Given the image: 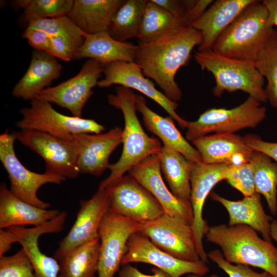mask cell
Returning a JSON list of instances; mask_svg holds the SVG:
<instances>
[{
    "label": "cell",
    "mask_w": 277,
    "mask_h": 277,
    "mask_svg": "<svg viewBox=\"0 0 277 277\" xmlns=\"http://www.w3.org/2000/svg\"><path fill=\"white\" fill-rule=\"evenodd\" d=\"M202 41L201 32L191 27H182L154 42L138 44L134 62L168 98L177 103L182 92L175 82L176 74L188 63L193 49Z\"/></svg>",
    "instance_id": "1"
},
{
    "label": "cell",
    "mask_w": 277,
    "mask_h": 277,
    "mask_svg": "<svg viewBox=\"0 0 277 277\" xmlns=\"http://www.w3.org/2000/svg\"><path fill=\"white\" fill-rule=\"evenodd\" d=\"M136 95L129 88L118 86L115 93L107 96L109 104L122 111L124 118L123 151L120 159L110 164L109 175L103 180L98 189H105L124 175L133 166L153 154L159 153L160 141L150 137L143 129L136 115Z\"/></svg>",
    "instance_id": "2"
},
{
    "label": "cell",
    "mask_w": 277,
    "mask_h": 277,
    "mask_svg": "<svg viewBox=\"0 0 277 277\" xmlns=\"http://www.w3.org/2000/svg\"><path fill=\"white\" fill-rule=\"evenodd\" d=\"M207 241L220 247L228 262L259 268L277 277V248L261 238L257 231L244 224L209 226Z\"/></svg>",
    "instance_id": "3"
},
{
    "label": "cell",
    "mask_w": 277,
    "mask_h": 277,
    "mask_svg": "<svg viewBox=\"0 0 277 277\" xmlns=\"http://www.w3.org/2000/svg\"><path fill=\"white\" fill-rule=\"evenodd\" d=\"M267 19L262 2L255 1L220 35L211 49L228 57L255 63L273 29L268 27Z\"/></svg>",
    "instance_id": "4"
},
{
    "label": "cell",
    "mask_w": 277,
    "mask_h": 277,
    "mask_svg": "<svg viewBox=\"0 0 277 277\" xmlns=\"http://www.w3.org/2000/svg\"><path fill=\"white\" fill-rule=\"evenodd\" d=\"M194 57L202 70L212 73L215 85L213 94L221 97L225 91L241 90L261 103L267 101L264 88L265 78L254 63L219 54L211 49L195 51Z\"/></svg>",
    "instance_id": "5"
},
{
    "label": "cell",
    "mask_w": 277,
    "mask_h": 277,
    "mask_svg": "<svg viewBox=\"0 0 277 277\" xmlns=\"http://www.w3.org/2000/svg\"><path fill=\"white\" fill-rule=\"evenodd\" d=\"M252 96L231 109L206 110L195 121L188 122L186 139L189 141L207 134L233 133L246 128H255L266 117V108Z\"/></svg>",
    "instance_id": "6"
},
{
    "label": "cell",
    "mask_w": 277,
    "mask_h": 277,
    "mask_svg": "<svg viewBox=\"0 0 277 277\" xmlns=\"http://www.w3.org/2000/svg\"><path fill=\"white\" fill-rule=\"evenodd\" d=\"M30 104V107L20 110L23 118L16 126L21 129L43 131L70 143L74 134L100 133L105 129L93 119L64 115L47 101L34 97Z\"/></svg>",
    "instance_id": "7"
},
{
    "label": "cell",
    "mask_w": 277,
    "mask_h": 277,
    "mask_svg": "<svg viewBox=\"0 0 277 277\" xmlns=\"http://www.w3.org/2000/svg\"><path fill=\"white\" fill-rule=\"evenodd\" d=\"M15 140L12 133H8V130L0 135V160L8 174L9 190L19 199L37 207L47 209L50 204L38 197V190L48 183L60 185L66 179L49 172L38 173L27 169L15 153Z\"/></svg>",
    "instance_id": "8"
},
{
    "label": "cell",
    "mask_w": 277,
    "mask_h": 277,
    "mask_svg": "<svg viewBox=\"0 0 277 277\" xmlns=\"http://www.w3.org/2000/svg\"><path fill=\"white\" fill-rule=\"evenodd\" d=\"M137 232L176 258L193 262L201 260L192 225L181 218L164 213L154 220L141 223Z\"/></svg>",
    "instance_id": "9"
},
{
    "label": "cell",
    "mask_w": 277,
    "mask_h": 277,
    "mask_svg": "<svg viewBox=\"0 0 277 277\" xmlns=\"http://www.w3.org/2000/svg\"><path fill=\"white\" fill-rule=\"evenodd\" d=\"M105 189L109 196L110 212L139 223L154 220L165 213L154 196L129 174Z\"/></svg>",
    "instance_id": "10"
},
{
    "label": "cell",
    "mask_w": 277,
    "mask_h": 277,
    "mask_svg": "<svg viewBox=\"0 0 277 277\" xmlns=\"http://www.w3.org/2000/svg\"><path fill=\"white\" fill-rule=\"evenodd\" d=\"M12 133L16 140L44 160L46 172L66 179L79 175L77 152L72 142L35 130L21 129Z\"/></svg>",
    "instance_id": "11"
},
{
    "label": "cell",
    "mask_w": 277,
    "mask_h": 277,
    "mask_svg": "<svg viewBox=\"0 0 277 277\" xmlns=\"http://www.w3.org/2000/svg\"><path fill=\"white\" fill-rule=\"evenodd\" d=\"M140 224L109 211L105 213L98 228V277H114L127 253L128 240L138 231Z\"/></svg>",
    "instance_id": "12"
},
{
    "label": "cell",
    "mask_w": 277,
    "mask_h": 277,
    "mask_svg": "<svg viewBox=\"0 0 277 277\" xmlns=\"http://www.w3.org/2000/svg\"><path fill=\"white\" fill-rule=\"evenodd\" d=\"M104 66L93 59L87 60L74 76L54 87L45 88L35 97L65 108L73 116L81 117L83 109L93 94L103 73Z\"/></svg>",
    "instance_id": "13"
},
{
    "label": "cell",
    "mask_w": 277,
    "mask_h": 277,
    "mask_svg": "<svg viewBox=\"0 0 277 277\" xmlns=\"http://www.w3.org/2000/svg\"><path fill=\"white\" fill-rule=\"evenodd\" d=\"M230 166L228 164H206L202 162H191L190 200L193 213L192 227L200 259L206 263L208 262V258L203 246V238L209 226L203 217V206L213 187L226 179Z\"/></svg>",
    "instance_id": "14"
},
{
    "label": "cell",
    "mask_w": 277,
    "mask_h": 277,
    "mask_svg": "<svg viewBox=\"0 0 277 277\" xmlns=\"http://www.w3.org/2000/svg\"><path fill=\"white\" fill-rule=\"evenodd\" d=\"M127 247L122 265L133 262L149 264L171 277H181L186 274L203 276L210 270L202 260L193 262L176 258L156 247L147 237L138 232L130 236Z\"/></svg>",
    "instance_id": "15"
},
{
    "label": "cell",
    "mask_w": 277,
    "mask_h": 277,
    "mask_svg": "<svg viewBox=\"0 0 277 277\" xmlns=\"http://www.w3.org/2000/svg\"><path fill=\"white\" fill-rule=\"evenodd\" d=\"M103 74L104 78L97 83L99 87L106 88L118 85L135 89L160 105L182 128H187L188 121L181 117L176 111L178 103L171 101L159 91L152 81L145 77L140 67L134 62L111 63L104 66Z\"/></svg>",
    "instance_id": "16"
},
{
    "label": "cell",
    "mask_w": 277,
    "mask_h": 277,
    "mask_svg": "<svg viewBox=\"0 0 277 277\" xmlns=\"http://www.w3.org/2000/svg\"><path fill=\"white\" fill-rule=\"evenodd\" d=\"M75 221L58 243L54 258L59 261L76 247L98 237L101 222L109 211L110 199L106 189H98L89 200H81Z\"/></svg>",
    "instance_id": "17"
},
{
    "label": "cell",
    "mask_w": 277,
    "mask_h": 277,
    "mask_svg": "<svg viewBox=\"0 0 277 277\" xmlns=\"http://www.w3.org/2000/svg\"><path fill=\"white\" fill-rule=\"evenodd\" d=\"M128 173L154 196L165 213L181 218L192 225L193 213L191 202L175 196L167 188L162 178L159 153L146 158Z\"/></svg>",
    "instance_id": "18"
},
{
    "label": "cell",
    "mask_w": 277,
    "mask_h": 277,
    "mask_svg": "<svg viewBox=\"0 0 277 277\" xmlns=\"http://www.w3.org/2000/svg\"><path fill=\"white\" fill-rule=\"evenodd\" d=\"M123 142V129L115 126L105 133H82L73 135L77 167L82 173L100 176L110 164L112 152Z\"/></svg>",
    "instance_id": "19"
},
{
    "label": "cell",
    "mask_w": 277,
    "mask_h": 277,
    "mask_svg": "<svg viewBox=\"0 0 277 277\" xmlns=\"http://www.w3.org/2000/svg\"><path fill=\"white\" fill-rule=\"evenodd\" d=\"M67 213L61 212L55 218L38 226L26 228L13 226L9 230L17 236L18 242L28 255L36 277H58L60 265L54 258L42 252L38 247V239L45 233H57L62 231Z\"/></svg>",
    "instance_id": "20"
},
{
    "label": "cell",
    "mask_w": 277,
    "mask_h": 277,
    "mask_svg": "<svg viewBox=\"0 0 277 277\" xmlns=\"http://www.w3.org/2000/svg\"><path fill=\"white\" fill-rule=\"evenodd\" d=\"M206 164L239 165L249 160L253 150L244 137L234 133H215L191 142Z\"/></svg>",
    "instance_id": "21"
},
{
    "label": "cell",
    "mask_w": 277,
    "mask_h": 277,
    "mask_svg": "<svg viewBox=\"0 0 277 277\" xmlns=\"http://www.w3.org/2000/svg\"><path fill=\"white\" fill-rule=\"evenodd\" d=\"M255 1L217 0L213 2L190 26L201 32L203 36L198 51L211 49L220 35Z\"/></svg>",
    "instance_id": "22"
},
{
    "label": "cell",
    "mask_w": 277,
    "mask_h": 277,
    "mask_svg": "<svg viewBox=\"0 0 277 277\" xmlns=\"http://www.w3.org/2000/svg\"><path fill=\"white\" fill-rule=\"evenodd\" d=\"M62 70V66L57 58L34 50L29 67L14 87L12 95L24 100H32L60 76Z\"/></svg>",
    "instance_id": "23"
},
{
    "label": "cell",
    "mask_w": 277,
    "mask_h": 277,
    "mask_svg": "<svg viewBox=\"0 0 277 277\" xmlns=\"http://www.w3.org/2000/svg\"><path fill=\"white\" fill-rule=\"evenodd\" d=\"M60 211L43 209L15 196L4 183L0 185V229L31 225L41 226L56 217Z\"/></svg>",
    "instance_id": "24"
},
{
    "label": "cell",
    "mask_w": 277,
    "mask_h": 277,
    "mask_svg": "<svg viewBox=\"0 0 277 277\" xmlns=\"http://www.w3.org/2000/svg\"><path fill=\"white\" fill-rule=\"evenodd\" d=\"M210 197L212 200L222 204L227 211L228 225H247L260 232L263 239L271 242L270 226L273 219L265 213L260 194L255 192L236 201L224 198L214 192L210 194Z\"/></svg>",
    "instance_id": "25"
},
{
    "label": "cell",
    "mask_w": 277,
    "mask_h": 277,
    "mask_svg": "<svg viewBox=\"0 0 277 277\" xmlns=\"http://www.w3.org/2000/svg\"><path fill=\"white\" fill-rule=\"evenodd\" d=\"M136 108L142 114L145 127L156 135L164 145L176 150L191 162H202L198 151L182 135L171 117H163L152 111L148 107L145 98L141 95L136 96Z\"/></svg>",
    "instance_id": "26"
},
{
    "label": "cell",
    "mask_w": 277,
    "mask_h": 277,
    "mask_svg": "<svg viewBox=\"0 0 277 277\" xmlns=\"http://www.w3.org/2000/svg\"><path fill=\"white\" fill-rule=\"evenodd\" d=\"M137 49L138 45L117 41L108 31L86 34L73 60L93 59L104 67L116 61L134 62Z\"/></svg>",
    "instance_id": "27"
},
{
    "label": "cell",
    "mask_w": 277,
    "mask_h": 277,
    "mask_svg": "<svg viewBox=\"0 0 277 277\" xmlns=\"http://www.w3.org/2000/svg\"><path fill=\"white\" fill-rule=\"evenodd\" d=\"M122 0H74L66 15L84 33L108 31L112 18Z\"/></svg>",
    "instance_id": "28"
},
{
    "label": "cell",
    "mask_w": 277,
    "mask_h": 277,
    "mask_svg": "<svg viewBox=\"0 0 277 277\" xmlns=\"http://www.w3.org/2000/svg\"><path fill=\"white\" fill-rule=\"evenodd\" d=\"M159 154L161 171L171 192L179 198L190 200L191 162L168 146L163 145Z\"/></svg>",
    "instance_id": "29"
},
{
    "label": "cell",
    "mask_w": 277,
    "mask_h": 277,
    "mask_svg": "<svg viewBox=\"0 0 277 277\" xmlns=\"http://www.w3.org/2000/svg\"><path fill=\"white\" fill-rule=\"evenodd\" d=\"M185 27H190L186 18L174 16L150 1H147L137 37L138 44L154 42Z\"/></svg>",
    "instance_id": "30"
},
{
    "label": "cell",
    "mask_w": 277,
    "mask_h": 277,
    "mask_svg": "<svg viewBox=\"0 0 277 277\" xmlns=\"http://www.w3.org/2000/svg\"><path fill=\"white\" fill-rule=\"evenodd\" d=\"M100 249L98 236L73 249L58 261V277H95Z\"/></svg>",
    "instance_id": "31"
},
{
    "label": "cell",
    "mask_w": 277,
    "mask_h": 277,
    "mask_svg": "<svg viewBox=\"0 0 277 277\" xmlns=\"http://www.w3.org/2000/svg\"><path fill=\"white\" fill-rule=\"evenodd\" d=\"M147 3L146 0L124 1L110 23V36L121 42L137 38Z\"/></svg>",
    "instance_id": "32"
},
{
    "label": "cell",
    "mask_w": 277,
    "mask_h": 277,
    "mask_svg": "<svg viewBox=\"0 0 277 277\" xmlns=\"http://www.w3.org/2000/svg\"><path fill=\"white\" fill-rule=\"evenodd\" d=\"M249 161L254 173L255 192L266 199L271 213L277 214V163L263 153L253 150Z\"/></svg>",
    "instance_id": "33"
},
{
    "label": "cell",
    "mask_w": 277,
    "mask_h": 277,
    "mask_svg": "<svg viewBox=\"0 0 277 277\" xmlns=\"http://www.w3.org/2000/svg\"><path fill=\"white\" fill-rule=\"evenodd\" d=\"M255 65L267 81L265 90L267 101L277 108V29H272L261 48Z\"/></svg>",
    "instance_id": "34"
},
{
    "label": "cell",
    "mask_w": 277,
    "mask_h": 277,
    "mask_svg": "<svg viewBox=\"0 0 277 277\" xmlns=\"http://www.w3.org/2000/svg\"><path fill=\"white\" fill-rule=\"evenodd\" d=\"M16 6L23 8L28 23L34 20L66 15L71 10L73 0H18Z\"/></svg>",
    "instance_id": "35"
},
{
    "label": "cell",
    "mask_w": 277,
    "mask_h": 277,
    "mask_svg": "<svg viewBox=\"0 0 277 277\" xmlns=\"http://www.w3.org/2000/svg\"><path fill=\"white\" fill-rule=\"evenodd\" d=\"M26 29L43 31L49 36H62L80 47L86 35L67 15L32 21Z\"/></svg>",
    "instance_id": "36"
},
{
    "label": "cell",
    "mask_w": 277,
    "mask_h": 277,
    "mask_svg": "<svg viewBox=\"0 0 277 277\" xmlns=\"http://www.w3.org/2000/svg\"><path fill=\"white\" fill-rule=\"evenodd\" d=\"M0 277H36L32 262L24 248L11 256L0 257Z\"/></svg>",
    "instance_id": "37"
},
{
    "label": "cell",
    "mask_w": 277,
    "mask_h": 277,
    "mask_svg": "<svg viewBox=\"0 0 277 277\" xmlns=\"http://www.w3.org/2000/svg\"><path fill=\"white\" fill-rule=\"evenodd\" d=\"M226 180L244 196L255 192L254 173L249 161L237 165H231Z\"/></svg>",
    "instance_id": "38"
},
{
    "label": "cell",
    "mask_w": 277,
    "mask_h": 277,
    "mask_svg": "<svg viewBox=\"0 0 277 277\" xmlns=\"http://www.w3.org/2000/svg\"><path fill=\"white\" fill-rule=\"evenodd\" d=\"M207 256L229 277H273L264 271L261 273L255 272L248 265L230 263L225 260L221 251L219 250L210 251L207 254Z\"/></svg>",
    "instance_id": "39"
},
{
    "label": "cell",
    "mask_w": 277,
    "mask_h": 277,
    "mask_svg": "<svg viewBox=\"0 0 277 277\" xmlns=\"http://www.w3.org/2000/svg\"><path fill=\"white\" fill-rule=\"evenodd\" d=\"M51 55L66 62L73 60V56L80 47L71 41L60 36H50Z\"/></svg>",
    "instance_id": "40"
},
{
    "label": "cell",
    "mask_w": 277,
    "mask_h": 277,
    "mask_svg": "<svg viewBox=\"0 0 277 277\" xmlns=\"http://www.w3.org/2000/svg\"><path fill=\"white\" fill-rule=\"evenodd\" d=\"M49 37L46 32L38 30L26 29L22 34V37L27 39L34 50L44 51L51 55Z\"/></svg>",
    "instance_id": "41"
},
{
    "label": "cell",
    "mask_w": 277,
    "mask_h": 277,
    "mask_svg": "<svg viewBox=\"0 0 277 277\" xmlns=\"http://www.w3.org/2000/svg\"><path fill=\"white\" fill-rule=\"evenodd\" d=\"M150 1L174 16L186 18L187 22V13L194 1L176 0Z\"/></svg>",
    "instance_id": "42"
},
{
    "label": "cell",
    "mask_w": 277,
    "mask_h": 277,
    "mask_svg": "<svg viewBox=\"0 0 277 277\" xmlns=\"http://www.w3.org/2000/svg\"><path fill=\"white\" fill-rule=\"evenodd\" d=\"M244 139L253 150L264 153L277 163V143L266 142L253 135H246Z\"/></svg>",
    "instance_id": "43"
},
{
    "label": "cell",
    "mask_w": 277,
    "mask_h": 277,
    "mask_svg": "<svg viewBox=\"0 0 277 277\" xmlns=\"http://www.w3.org/2000/svg\"><path fill=\"white\" fill-rule=\"evenodd\" d=\"M124 265L118 272V277H171L167 273L156 267L151 269L152 274H147L129 264Z\"/></svg>",
    "instance_id": "44"
},
{
    "label": "cell",
    "mask_w": 277,
    "mask_h": 277,
    "mask_svg": "<svg viewBox=\"0 0 277 277\" xmlns=\"http://www.w3.org/2000/svg\"><path fill=\"white\" fill-rule=\"evenodd\" d=\"M17 235L9 229H0V257L9 251L12 244L18 242Z\"/></svg>",
    "instance_id": "45"
},
{
    "label": "cell",
    "mask_w": 277,
    "mask_h": 277,
    "mask_svg": "<svg viewBox=\"0 0 277 277\" xmlns=\"http://www.w3.org/2000/svg\"><path fill=\"white\" fill-rule=\"evenodd\" d=\"M268 12L267 26L273 28L277 26V0H264L262 1Z\"/></svg>",
    "instance_id": "46"
},
{
    "label": "cell",
    "mask_w": 277,
    "mask_h": 277,
    "mask_svg": "<svg viewBox=\"0 0 277 277\" xmlns=\"http://www.w3.org/2000/svg\"><path fill=\"white\" fill-rule=\"evenodd\" d=\"M270 235L272 239H273L277 244V221H272L270 226Z\"/></svg>",
    "instance_id": "47"
},
{
    "label": "cell",
    "mask_w": 277,
    "mask_h": 277,
    "mask_svg": "<svg viewBox=\"0 0 277 277\" xmlns=\"http://www.w3.org/2000/svg\"><path fill=\"white\" fill-rule=\"evenodd\" d=\"M187 277H220V276L216 274L213 273L207 276H201L197 274H189Z\"/></svg>",
    "instance_id": "48"
}]
</instances>
